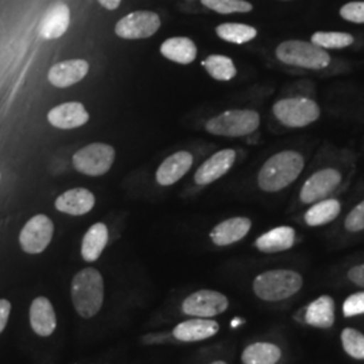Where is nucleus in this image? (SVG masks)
<instances>
[{"label":"nucleus","instance_id":"34","mask_svg":"<svg viewBox=\"0 0 364 364\" xmlns=\"http://www.w3.org/2000/svg\"><path fill=\"white\" fill-rule=\"evenodd\" d=\"M346 228L350 232H359L364 230V201L356 205L346 219Z\"/></svg>","mask_w":364,"mask_h":364},{"label":"nucleus","instance_id":"2","mask_svg":"<svg viewBox=\"0 0 364 364\" xmlns=\"http://www.w3.org/2000/svg\"><path fill=\"white\" fill-rule=\"evenodd\" d=\"M304 158L297 151H282L269 158L258 174V185L264 192H279L299 178Z\"/></svg>","mask_w":364,"mask_h":364},{"label":"nucleus","instance_id":"38","mask_svg":"<svg viewBox=\"0 0 364 364\" xmlns=\"http://www.w3.org/2000/svg\"><path fill=\"white\" fill-rule=\"evenodd\" d=\"M239 324H240V320L236 318V320H234V323H232V326H239Z\"/></svg>","mask_w":364,"mask_h":364},{"label":"nucleus","instance_id":"13","mask_svg":"<svg viewBox=\"0 0 364 364\" xmlns=\"http://www.w3.org/2000/svg\"><path fill=\"white\" fill-rule=\"evenodd\" d=\"M48 120L55 129L72 130L88 123L90 114L81 103L68 102L52 108L48 114Z\"/></svg>","mask_w":364,"mask_h":364},{"label":"nucleus","instance_id":"33","mask_svg":"<svg viewBox=\"0 0 364 364\" xmlns=\"http://www.w3.org/2000/svg\"><path fill=\"white\" fill-rule=\"evenodd\" d=\"M343 313L346 317H353L364 313V291L350 296L343 305Z\"/></svg>","mask_w":364,"mask_h":364},{"label":"nucleus","instance_id":"30","mask_svg":"<svg viewBox=\"0 0 364 364\" xmlns=\"http://www.w3.org/2000/svg\"><path fill=\"white\" fill-rule=\"evenodd\" d=\"M341 343L343 348L353 359L363 360L364 359V335L358 329L346 328L341 332Z\"/></svg>","mask_w":364,"mask_h":364},{"label":"nucleus","instance_id":"31","mask_svg":"<svg viewBox=\"0 0 364 364\" xmlns=\"http://www.w3.org/2000/svg\"><path fill=\"white\" fill-rule=\"evenodd\" d=\"M210 10L219 14L250 13L252 4L246 0H201Z\"/></svg>","mask_w":364,"mask_h":364},{"label":"nucleus","instance_id":"8","mask_svg":"<svg viewBox=\"0 0 364 364\" xmlns=\"http://www.w3.org/2000/svg\"><path fill=\"white\" fill-rule=\"evenodd\" d=\"M228 299L220 291L203 289L195 291L182 302V312L200 318H212L228 309Z\"/></svg>","mask_w":364,"mask_h":364},{"label":"nucleus","instance_id":"7","mask_svg":"<svg viewBox=\"0 0 364 364\" xmlns=\"http://www.w3.org/2000/svg\"><path fill=\"white\" fill-rule=\"evenodd\" d=\"M275 117L287 127H305L320 117V108L311 99L289 97L273 107Z\"/></svg>","mask_w":364,"mask_h":364},{"label":"nucleus","instance_id":"18","mask_svg":"<svg viewBox=\"0 0 364 364\" xmlns=\"http://www.w3.org/2000/svg\"><path fill=\"white\" fill-rule=\"evenodd\" d=\"M30 326L42 338L53 335L57 326V316L52 302L46 297H37L30 305Z\"/></svg>","mask_w":364,"mask_h":364},{"label":"nucleus","instance_id":"24","mask_svg":"<svg viewBox=\"0 0 364 364\" xmlns=\"http://www.w3.org/2000/svg\"><path fill=\"white\" fill-rule=\"evenodd\" d=\"M305 321L309 326L328 329L335 324V302L329 296L314 299L305 311Z\"/></svg>","mask_w":364,"mask_h":364},{"label":"nucleus","instance_id":"25","mask_svg":"<svg viewBox=\"0 0 364 364\" xmlns=\"http://www.w3.org/2000/svg\"><path fill=\"white\" fill-rule=\"evenodd\" d=\"M282 356L281 348L273 343H254L242 353L243 364H277Z\"/></svg>","mask_w":364,"mask_h":364},{"label":"nucleus","instance_id":"15","mask_svg":"<svg viewBox=\"0 0 364 364\" xmlns=\"http://www.w3.org/2000/svg\"><path fill=\"white\" fill-rule=\"evenodd\" d=\"M193 165V156L189 151H177L168 156L156 173V180L162 186H170L180 181Z\"/></svg>","mask_w":364,"mask_h":364},{"label":"nucleus","instance_id":"14","mask_svg":"<svg viewBox=\"0 0 364 364\" xmlns=\"http://www.w3.org/2000/svg\"><path fill=\"white\" fill-rule=\"evenodd\" d=\"M90 72V64L85 60H66L50 68L48 80L53 87L68 88L84 80Z\"/></svg>","mask_w":364,"mask_h":364},{"label":"nucleus","instance_id":"22","mask_svg":"<svg viewBox=\"0 0 364 364\" xmlns=\"http://www.w3.org/2000/svg\"><path fill=\"white\" fill-rule=\"evenodd\" d=\"M161 54L169 61L188 65L192 64L197 57L196 43L186 37H173L166 39L161 45Z\"/></svg>","mask_w":364,"mask_h":364},{"label":"nucleus","instance_id":"16","mask_svg":"<svg viewBox=\"0 0 364 364\" xmlns=\"http://www.w3.org/2000/svg\"><path fill=\"white\" fill-rule=\"evenodd\" d=\"M95 196L85 188H75L58 196L55 200V209L72 216H82L91 212L95 207Z\"/></svg>","mask_w":364,"mask_h":364},{"label":"nucleus","instance_id":"28","mask_svg":"<svg viewBox=\"0 0 364 364\" xmlns=\"http://www.w3.org/2000/svg\"><path fill=\"white\" fill-rule=\"evenodd\" d=\"M216 34L221 39L232 43H246L257 37V28L242 23H223L220 26L216 27Z\"/></svg>","mask_w":364,"mask_h":364},{"label":"nucleus","instance_id":"27","mask_svg":"<svg viewBox=\"0 0 364 364\" xmlns=\"http://www.w3.org/2000/svg\"><path fill=\"white\" fill-rule=\"evenodd\" d=\"M203 66L208 72L209 76L218 81H230L236 76L234 61L225 55L212 54L203 61Z\"/></svg>","mask_w":364,"mask_h":364},{"label":"nucleus","instance_id":"21","mask_svg":"<svg viewBox=\"0 0 364 364\" xmlns=\"http://www.w3.org/2000/svg\"><path fill=\"white\" fill-rule=\"evenodd\" d=\"M296 242V231L291 227H277L266 234L260 235L255 242L257 248L266 254L282 252L293 247Z\"/></svg>","mask_w":364,"mask_h":364},{"label":"nucleus","instance_id":"1","mask_svg":"<svg viewBox=\"0 0 364 364\" xmlns=\"http://www.w3.org/2000/svg\"><path fill=\"white\" fill-rule=\"evenodd\" d=\"M70 297L76 312L82 318L95 317L105 302L103 275L93 267L78 272L72 279Z\"/></svg>","mask_w":364,"mask_h":364},{"label":"nucleus","instance_id":"32","mask_svg":"<svg viewBox=\"0 0 364 364\" xmlns=\"http://www.w3.org/2000/svg\"><path fill=\"white\" fill-rule=\"evenodd\" d=\"M340 15L353 23H364V1H351L341 7Z\"/></svg>","mask_w":364,"mask_h":364},{"label":"nucleus","instance_id":"26","mask_svg":"<svg viewBox=\"0 0 364 364\" xmlns=\"http://www.w3.org/2000/svg\"><path fill=\"white\" fill-rule=\"evenodd\" d=\"M341 210V205L338 200L329 198L323 200L314 204L311 209L305 213V223L311 227L324 225L331 221L335 220Z\"/></svg>","mask_w":364,"mask_h":364},{"label":"nucleus","instance_id":"23","mask_svg":"<svg viewBox=\"0 0 364 364\" xmlns=\"http://www.w3.org/2000/svg\"><path fill=\"white\" fill-rule=\"evenodd\" d=\"M108 243V228L103 223H96L87 231L81 243V257L85 262H95L103 254Z\"/></svg>","mask_w":364,"mask_h":364},{"label":"nucleus","instance_id":"29","mask_svg":"<svg viewBox=\"0 0 364 364\" xmlns=\"http://www.w3.org/2000/svg\"><path fill=\"white\" fill-rule=\"evenodd\" d=\"M311 42L321 49H343L351 46L353 43V37L347 33L318 31L313 34Z\"/></svg>","mask_w":364,"mask_h":364},{"label":"nucleus","instance_id":"4","mask_svg":"<svg viewBox=\"0 0 364 364\" xmlns=\"http://www.w3.org/2000/svg\"><path fill=\"white\" fill-rule=\"evenodd\" d=\"M275 54L284 64L305 69H324L331 63V57L324 49L304 41L282 42Z\"/></svg>","mask_w":364,"mask_h":364},{"label":"nucleus","instance_id":"39","mask_svg":"<svg viewBox=\"0 0 364 364\" xmlns=\"http://www.w3.org/2000/svg\"><path fill=\"white\" fill-rule=\"evenodd\" d=\"M210 364H227L225 362H223V360H216V362H212Z\"/></svg>","mask_w":364,"mask_h":364},{"label":"nucleus","instance_id":"35","mask_svg":"<svg viewBox=\"0 0 364 364\" xmlns=\"http://www.w3.org/2000/svg\"><path fill=\"white\" fill-rule=\"evenodd\" d=\"M10 312H11V302L9 299H0V333L7 326Z\"/></svg>","mask_w":364,"mask_h":364},{"label":"nucleus","instance_id":"3","mask_svg":"<svg viewBox=\"0 0 364 364\" xmlns=\"http://www.w3.org/2000/svg\"><path fill=\"white\" fill-rule=\"evenodd\" d=\"M302 277L291 270H270L259 274L252 284L254 293L263 301H282L297 294Z\"/></svg>","mask_w":364,"mask_h":364},{"label":"nucleus","instance_id":"5","mask_svg":"<svg viewBox=\"0 0 364 364\" xmlns=\"http://www.w3.org/2000/svg\"><path fill=\"white\" fill-rule=\"evenodd\" d=\"M260 117L252 109H231L221 112L207 122L205 129L219 136H246L258 130Z\"/></svg>","mask_w":364,"mask_h":364},{"label":"nucleus","instance_id":"6","mask_svg":"<svg viewBox=\"0 0 364 364\" xmlns=\"http://www.w3.org/2000/svg\"><path fill=\"white\" fill-rule=\"evenodd\" d=\"M115 162V149L111 144H91L84 146L72 158L73 168L78 173L99 177L112 168Z\"/></svg>","mask_w":364,"mask_h":364},{"label":"nucleus","instance_id":"37","mask_svg":"<svg viewBox=\"0 0 364 364\" xmlns=\"http://www.w3.org/2000/svg\"><path fill=\"white\" fill-rule=\"evenodd\" d=\"M122 0H99V3L107 10H117Z\"/></svg>","mask_w":364,"mask_h":364},{"label":"nucleus","instance_id":"20","mask_svg":"<svg viewBox=\"0 0 364 364\" xmlns=\"http://www.w3.org/2000/svg\"><path fill=\"white\" fill-rule=\"evenodd\" d=\"M70 23V11L64 3H57L49 9L39 23V36L43 39L63 37Z\"/></svg>","mask_w":364,"mask_h":364},{"label":"nucleus","instance_id":"12","mask_svg":"<svg viewBox=\"0 0 364 364\" xmlns=\"http://www.w3.org/2000/svg\"><path fill=\"white\" fill-rule=\"evenodd\" d=\"M236 153L232 149H225L209 156L208 159L196 170L195 182L197 185H209L218 181L224 174H227L234 166Z\"/></svg>","mask_w":364,"mask_h":364},{"label":"nucleus","instance_id":"11","mask_svg":"<svg viewBox=\"0 0 364 364\" xmlns=\"http://www.w3.org/2000/svg\"><path fill=\"white\" fill-rule=\"evenodd\" d=\"M341 181V174L338 170L324 169L314 173L308 181L304 183L301 191V201L312 204L321 201L324 197L332 193Z\"/></svg>","mask_w":364,"mask_h":364},{"label":"nucleus","instance_id":"10","mask_svg":"<svg viewBox=\"0 0 364 364\" xmlns=\"http://www.w3.org/2000/svg\"><path fill=\"white\" fill-rule=\"evenodd\" d=\"M161 27L158 14L153 11H135L122 18L115 26V34L123 39L150 38Z\"/></svg>","mask_w":364,"mask_h":364},{"label":"nucleus","instance_id":"9","mask_svg":"<svg viewBox=\"0 0 364 364\" xmlns=\"http://www.w3.org/2000/svg\"><path fill=\"white\" fill-rule=\"evenodd\" d=\"M54 224L46 215H37L27 221L19 235V243L27 254H41L52 242Z\"/></svg>","mask_w":364,"mask_h":364},{"label":"nucleus","instance_id":"36","mask_svg":"<svg viewBox=\"0 0 364 364\" xmlns=\"http://www.w3.org/2000/svg\"><path fill=\"white\" fill-rule=\"evenodd\" d=\"M348 278L356 287H364V263L353 266L348 272Z\"/></svg>","mask_w":364,"mask_h":364},{"label":"nucleus","instance_id":"17","mask_svg":"<svg viewBox=\"0 0 364 364\" xmlns=\"http://www.w3.org/2000/svg\"><path fill=\"white\" fill-rule=\"evenodd\" d=\"M220 326L210 318H191L182 321L173 329V336L178 341L195 343L215 336L219 332Z\"/></svg>","mask_w":364,"mask_h":364},{"label":"nucleus","instance_id":"19","mask_svg":"<svg viewBox=\"0 0 364 364\" xmlns=\"http://www.w3.org/2000/svg\"><path fill=\"white\" fill-rule=\"evenodd\" d=\"M251 230V220L247 218H232L221 221L212 231L210 240L216 246H230L242 240Z\"/></svg>","mask_w":364,"mask_h":364}]
</instances>
